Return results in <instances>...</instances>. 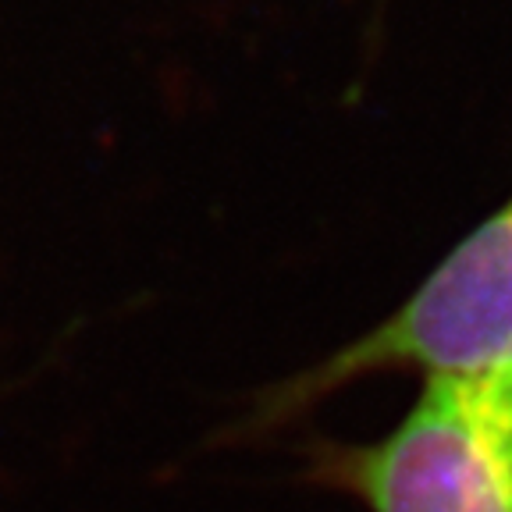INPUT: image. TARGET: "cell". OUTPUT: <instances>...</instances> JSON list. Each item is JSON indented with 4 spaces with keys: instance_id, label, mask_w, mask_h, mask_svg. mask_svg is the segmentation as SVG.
I'll return each mask as SVG.
<instances>
[{
    "instance_id": "6da1fadb",
    "label": "cell",
    "mask_w": 512,
    "mask_h": 512,
    "mask_svg": "<svg viewBox=\"0 0 512 512\" xmlns=\"http://www.w3.org/2000/svg\"><path fill=\"white\" fill-rule=\"evenodd\" d=\"M420 374L424 381L512 377V196L441 256V264L360 338L260 392L239 434L285 427L356 381Z\"/></svg>"
},
{
    "instance_id": "7a4b0ae2",
    "label": "cell",
    "mask_w": 512,
    "mask_h": 512,
    "mask_svg": "<svg viewBox=\"0 0 512 512\" xmlns=\"http://www.w3.org/2000/svg\"><path fill=\"white\" fill-rule=\"evenodd\" d=\"M310 477L367 512H512V377L424 381L370 441H320Z\"/></svg>"
}]
</instances>
